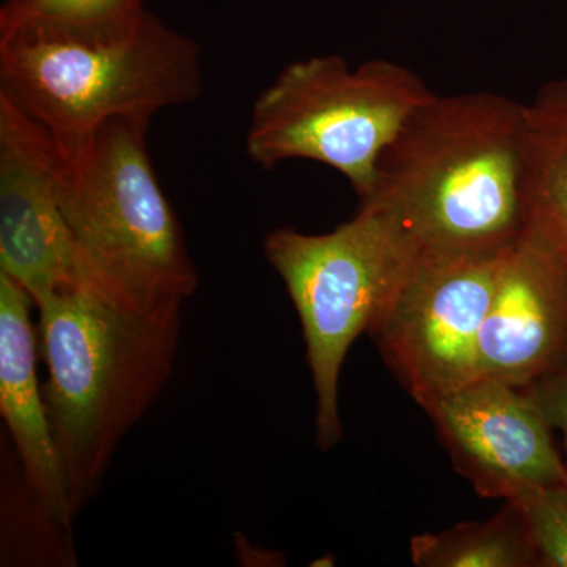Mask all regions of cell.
I'll return each instance as SVG.
<instances>
[{
    "label": "cell",
    "instance_id": "6",
    "mask_svg": "<svg viewBox=\"0 0 567 567\" xmlns=\"http://www.w3.org/2000/svg\"><path fill=\"white\" fill-rule=\"evenodd\" d=\"M434 93L415 71L386 59L350 66L327 54L289 63L254 103L246 152L262 169L322 163L361 200L388 144Z\"/></svg>",
    "mask_w": 567,
    "mask_h": 567
},
{
    "label": "cell",
    "instance_id": "10",
    "mask_svg": "<svg viewBox=\"0 0 567 567\" xmlns=\"http://www.w3.org/2000/svg\"><path fill=\"white\" fill-rule=\"evenodd\" d=\"M567 361V259L527 221L507 246L477 339L475 379L527 386Z\"/></svg>",
    "mask_w": 567,
    "mask_h": 567
},
{
    "label": "cell",
    "instance_id": "1",
    "mask_svg": "<svg viewBox=\"0 0 567 567\" xmlns=\"http://www.w3.org/2000/svg\"><path fill=\"white\" fill-rule=\"evenodd\" d=\"M203 92L196 41L144 6L96 14L0 11V93L69 142Z\"/></svg>",
    "mask_w": 567,
    "mask_h": 567
},
{
    "label": "cell",
    "instance_id": "17",
    "mask_svg": "<svg viewBox=\"0 0 567 567\" xmlns=\"http://www.w3.org/2000/svg\"><path fill=\"white\" fill-rule=\"evenodd\" d=\"M142 0H9L7 13L96 14L136 9Z\"/></svg>",
    "mask_w": 567,
    "mask_h": 567
},
{
    "label": "cell",
    "instance_id": "12",
    "mask_svg": "<svg viewBox=\"0 0 567 567\" xmlns=\"http://www.w3.org/2000/svg\"><path fill=\"white\" fill-rule=\"evenodd\" d=\"M522 159L527 221L567 259V76L544 82L524 103Z\"/></svg>",
    "mask_w": 567,
    "mask_h": 567
},
{
    "label": "cell",
    "instance_id": "13",
    "mask_svg": "<svg viewBox=\"0 0 567 567\" xmlns=\"http://www.w3.org/2000/svg\"><path fill=\"white\" fill-rule=\"evenodd\" d=\"M410 558L417 567L539 566L524 514L514 503L487 520L413 536Z\"/></svg>",
    "mask_w": 567,
    "mask_h": 567
},
{
    "label": "cell",
    "instance_id": "9",
    "mask_svg": "<svg viewBox=\"0 0 567 567\" xmlns=\"http://www.w3.org/2000/svg\"><path fill=\"white\" fill-rule=\"evenodd\" d=\"M0 274L33 303L80 281L50 130L0 93Z\"/></svg>",
    "mask_w": 567,
    "mask_h": 567
},
{
    "label": "cell",
    "instance_id": "11",
    "mask_svg": "<svg viewBox=\"0 0 567 567\" xmlns=\"http://www.w3.org/2000/svg\"><path fill=\"white\" fill-rule=\"evenodd\" d=\"M31 295L0 274V415L29 488L71 528L74 513L61 454L52 434L39 371V331Z\"/></svg>",
    "mask_w": 567,
    "mask_h": 567
},
{
    "label": "cell",
    "instance_id": "16",
    "mask_svg": "<svg viewBox=\"0 0 567 567\" xmlns=\"http://www.w3.org/2000/svg\"><path fill=\"white\" fill-rule=\"evenodd\" d=\"M544 416L563 440V458L567 465V361L527 385Z\"/></svg>",
    "mask_w": 567,
    "mask_h": 567
},
{
    "label": "cell",
    "instance_id": "4",
    "mask_svg": "<svg viewBox=\"0 0 567 567\" xmlns=\"http://www.w3.org/2000/svg\"><path fill=\"white\" fill-rule=\"evenodd\" d=\"M151 118L117 117L58 142L59 200L78 279L141 312L182 308L199 275L148 153Z\"/></svg>",
    "mask_w": 567,
    "mask_h": 567
},
{
    "label": "cell",
    "instance_id": "14",
    "mask_svg": "<svg viewBox=\"0 0 567 567\" xmlns=\"http://www.w3.org/2000/svg\"><path fill=\"white\" fill-rule=\"evenodd\" d=\"M11 468L9 456L2 484V565H76L71 528L33 494L20 465L17 475Z\"/></svg>",
    "mask_w": 567,
    "mask_h": 567
},
{
    "label": "cell",
    "instance_id": "3",
    "mask_svg": "<svg viewBox=\"0 0 567 567\" xmlns=\"http://www.w3.org/2000/svg\"><path fill=\"white\" fill-rule=\"evenodd\" d=\"M35 309L44 399L76 516L173 377L182 308L134 311L76 281Z\"/></svg>",
    "mask_w": 567,
    "mask_h": 567
},
{
    "label": "cell",
    "instance_id": "15",
    "mask_svg": "<svg viewBox=\"0 0 567 567\" xmlns=\"http://www.w3.org/2000/svg\"><path fill=\"white\" fill-rule=\"evenodd\" d=\"M524 514L539 566L567 567V484L514 503Z\"/></svg>",
    "mask_w": 567,
    "mask_h": 567
},
{
    "label": "cell",
    "instance_id": "7",
    "mask_svg": "<svg viewBox=\"0 0 567 567\" xmlns=\"http://www.w3.org/2000/svg\"><path fill=\"white\" fill-rule=\"evenodd\" d=\"M506 248L421 249L369 328L385 363L424 410L475 379L477 339Z\"/></svg>",
    "mask_w": 567,
    "mask_h": 567
},
{
    "label": "cell",
    "instance_id": "8",
    "mask_svg": "<svg viewBox=\"0 0 567 567\" xmlns=\"http://www.w3.org/2000/svg\"><path fill=\"white\" fill-rule=\"evenodd\" d=\"M454 466L484 498L518 503L567 484L554 429L528 390L477 379L425 409Z\"/></svg>",
    "mask_w": 567,
    "mask_h": 567
},
{
    "label": "cell",
    "instance_id": "5",
    "mask_svg": "<svg viewBox=\"0 0 567 567\" xmlns=\"http://www.w3.org/2000/svg\"><path fill=\"white\" fill-rule=\"evenodd\" d=\"M420 251L404 226L371 203H360L357 215L330 233L281 227L265 238V257L282 279L303 328L316 391V440L322 451L342 436L339 379L347 354L358 336L368 333Z\"/></svg>",
    "mask_w": 567,
    "mask_h": 567
},
{
    "label": "cell",
    "instance_id": "2",
    "mask_svg": "<svg viewBox=\"0 0 567 567\" xmlns=\"http://www.w3.org/2000/svg\"><path fill=\"white\" fill-rule=\"evenodd\" d=\"M524 103L434 93L388 144L360 203L379 205L421 249L498 251L527 224Z\"/></svg>",
    "mask_w": 567,
    "mask_h": 567
}]
</instances>
